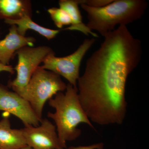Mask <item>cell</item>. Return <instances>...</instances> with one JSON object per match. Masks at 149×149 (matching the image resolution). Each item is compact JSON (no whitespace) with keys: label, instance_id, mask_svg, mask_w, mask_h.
Segmentation results:
<instances>
[{"label":"cell","instance_id":"9c48e42d","mask_svg":"<svg viewBox=\"0 0 149 149\" xmlns=\"http://www.w3.org/2000/svg\"><path fill=\"white\" fill-rule=\"evenodd\" d=\"M9 31L5 38L0 40V63L5 65H9L17 51L26 46L33 47L36 41L34 37L19 34L15 25H11Z\"/></svg>","mask_w":149,"mask_h":149},{"label":"cell","instance_id":"277c9868","mask_svg":"<svg viewBox=\"0 0 149 149\" xmlns=\"http://www.w3.org/2000/svg\"><path fill=\"white\" fill-rule=\"evenodd\" d=\"M66 87L60 76L39 66L25 87L12 90L29 103L37 117L42 120L46 102L57 93L65 91Z\"/></svg>","mask_w":149,"mask_h":149},{"label":"cell","instance_id":"6da1fadb","mask_svg":"<svg viewBox=\"0 0 149 149\" xmlns=\"http://www.w3.org/2000/svg\"><path fill=\"white\" fill-rule=\"evenodd\" d=\"M104 37L77 80L78 95L91 121L102 125H121L127 112L126 82L141 61L142 45L125 25Z\"/></svg>","mask_w":149,"mask_h":149},{"label":"cell","instance_id":"ac0fdd59","mask_svg":"<svg viewBox=\"0 0 149 149\" xmlns=\"http://www.w3.org/2000/svg\"><path fill=\"white\" fill-rule=\"evenodd\" d=\"M21 149H32L30 147L28 146H26L24 147V148H22Z\"/></svg>","mask_w":149,"mask_h":149},{"label":"cell","instance_id":"2e32d148","mask_svg":"<svg viewBox=\"0 0 149 149\" xmlns=\"http://www.w3.org/2000/svg\"><path fill=\"white\" fill-rule=\"evenodd\" d=\"M104 144L100 143L89 146H80L78 147H70L67 149H103Z\"/></svg>","mask_w":149,"mask_h":149},{"label":"cell","instance_id":"3957f363","mask_svg":"<svg viewBox=\"0 0 149 149\" xmlns=\"http://www.w3.org/2000/svg\"><path fill=\"white\" fill-rule=\"evenodd\" d=\"M87 15V27L103 37L115 29L116 25H125L143 15L148 7L144 0H113L107 5L95 8L80 4Z\"/></svg>","mask_w":149,"mask_h":149},{"label":"cell","instance_id":"9a60e30c","mask_svg":"<svg viewBox=\"0 0 149 149\" xmlns=\"http://www.w3.org/2000/svg\"><path fill=\"white\" fill-rule=\"evenodd\" d=\"M77 2L80 4H84L91 7H103L111 3L113 0H77Z\"/></svg>","mask_w":149,"mask_h":149},{"label":"cell","instance_id":"8fae6325","mask_svg":"<svg viewBox=\"0 0 149 149\" xmlns=\"http://www.w3.org/2000/svg\"><path fill=\"white\" fill-rule=\"evenodd\" d=\"M32 5L28 0H0V19L17 20L32 17Z\"/></svg>","mask_w":149,"mask_h":149},{"label":"cell","instance_id":"e0dca14e","mask_svg":"<svg viewBox=\"0 0 149 149\" xmlns=\"http://www.w3.org/2000/svg\"><path fill=\"white\" fill-rule=\"evenodd\" d=\"M14 71V69L12 65H5L0 63V72H7L13 74Z\"/></svg>","mask_w":149,"mask_h":149},{"label":"cell","instance_id":"30bf717a","mask_svg":"<svg viewBox=\"0 0 149 149\" xmlns=\"http://www.w3.org/2000/svg\"><path fill=\"white\" fill-rule=\"evenodd\" d=\"M21 129L11 128L8 116L0 120V149H21L26 146Z\"/></svg>","mask_w":149,"mask_h":149},{"label":"cell","instance_id":"ba28073f","mask_svg":"<svg viewBox=\"0 0 149 149\" xmlns=\"http://www.w3.org/2000/svg\"><path fill=\"white\" fill-rule=\"evenodd\" d=\"M37 126L22 128L27 146L32 149H64L59 140L55 125L47 118Z\"/></svg>","mask_w":149,"mask_h":149},{"label":"cell","instance_id":"4fadbf2b","mask_svg":"<svg viewBox=\"0 0 149 149\" xmlns=\"http://www.w3.org/2000/svg\"><path fill=\"white\" fill-rule=\"evenodd\" d=\"M5 23L10 25H15L19 34L25 36L28 29L34 30L48 40H51L56 37L61 30H55L43 27L35 23L32 20L31 17L25 16L17 20L6 19Z\"/></svg>","mask_w":149,"mask_h":149},{"label":"cell","instance_id":"52a82bcc","mask_svg":"<svg viewBox=\"0 0 149 149\" xmlns=\"http://www.w3.org/2000/svg\"><path fill=\"white\" fill-rule=\"evenodd\" d=\"M0 111L16 116L24 127L38 126L41 121L26 100L3 85H0Z\"/></svg>","mask_w":149,"mask_h":149},{"label":"cell","instance_id":"7a4b0ae2","mask_svg":"<svg viewBox=\"0 0 149 149\" xmlns=\"http://www.w3.org/2000/svg\"><path fill=\"white\" fill-rule=\"evenodd\" d=\"M65 91V94L59 92L49 100V105L55 111L47 113L48 117L55 123L60 143L64 149L67 141H74L81 135V130L77 128L80 123L94 128L80 104L77 87L68 83Z\"/></svg>","mask_w":149,"mask_h":149},{"label":"cell","instance_id":"5b68a950","mask_svg":"<svg viewBox=\"0 0 149 149\" xmlns=\"http://www.w3.org/2000/svg\"><path fill=\"white\" fill-rule=\"evenodd\" d=\"M95 41V38L85 39L75 52L66 56H56L53 52L46 57L43 61V65L41 66L44 69L62 76L70 85L77 87L81 62Z\"/></svg>","mask_w":149,"mask_h":149},{"label":"cell","instance_id":"5bb4252c","mask_svg":"<svg viewBox=\"0 0 149 149\" xmlns=\"http://www.w3.org/2000/svg\"><path fill=\"white\" fill-rule=\"evenodd\" d=\"M51 18L56 26L62 28L65 25H71L72 20L68 13L60 8H52L48 10Z\"/></svg>","mask_w":149,"mask_h":149},{"label":"cell","instance_id":"8992f818","mask_svg":"<svg viewBox=\"0 0 149 149\" xmlns=\"http://www.w3.org/2000/svg\"><path fill=\"white\" fill-rule=\"evenodd\" d=\"M53 52L47 46L36 47L26 46L17 51L15 54L18 56V63L14 68L16 71V77L8 82V88L21 89L25 87L40 63L47 56Z\"/></svg>","mask_w":149,"mask_h":149},{"label":"cell","instance_id":"7c38bea8","mask_svg":"<svg viewBox=\"0 0 149 149\" xmlns=\"http://www.w3.org/2000/svg\"><path fill=\"white\" fill-rule=\"evenodd\" d=\"M59 5L60 8L68 13L72 20L70 26L63 30H77L87 36L91 35L95 38L98 37L83 23L77 0H61L59 1Z\"/></svg>","mask_w":149,"mask_h":149}]
</instances>
